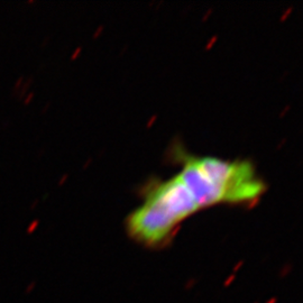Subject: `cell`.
Returning <instances> with one entry per match:
<instances>
[{
    "label": "cell",
    "mask_w": 303,
    "mask_h": 303,
    "mask_svg": "<svg viewBox=\"0 0 303 303\" xmlns=\"http://www.w3.org/2000/svg\"><path fill=\"white\" fill-rule=\"evenodd\" d=\"M199 210L191 192L176 174L146 188L143 203L126 219V230L138 244L159 248L167 245L179 226Z\"/></svg>",
    "instance_id": "2"
},
{
    "label": "cell",
    "mask_w": 303,
    "mask_h": 303,
    "mask_svg": "<svg viewBox=\"0 0 303 303\" xmlns=\"http://www.w3.org/2000/svg\"><path fill=\"white\" fill-rule=\"evenodd\" d=\"M32 97H33V93H30V94H29L28 97H27V99H26V100L24 101V103H25V105H27V103H28L29 101H30V99H32Z\"/></svg>",
    "instance_id": "4"
},
{
    "label": "cell",
    "mask_w": 303,
    "mask_h": 303,
    "mask_svg": "<svg viewBox=\"0 0 303 303\" xmlns=\"http://www.w3.org/2000/svg\"><path fill=\"white\" fill-rule=\"evenodd\" d=\"M179 175L200 210L218 204H252L266 191L249 161L183 155Z\"/></svg>",
    "instance_id": "1"
},
{
    "label": "cell",
    "mask_w": 303,
    "mask_h": 303,
    "mask_svg": "<svg viewBox=\"0 0 303 303\" xmlns=\"http://www.w3.org/2000/svg\"><path fill=\"white\" fill-rule=\"evenodd\" d=\"M36 224H37V221L33 222V224H32V226H30V228H28V231H32L33 229H35V228H36Z\"/></svg>",
    "instance_id": "3"
},
{
    "label": "cell",
    "mask_w": 303,
    "mask_h": 303,
    "mask_svg": "<svg viewBox=\"0 0 303 303\" xmlns=\"http://www.w3.org/2000/svg\"><path fill=\"white\" fill-rule=\"evenodd\" d=\"M22 78H20V79H18V81H17V84H16V88L19 87V84L22 83Z\"/></svg>",
    "instance_id": "5"
}]
</instances>
